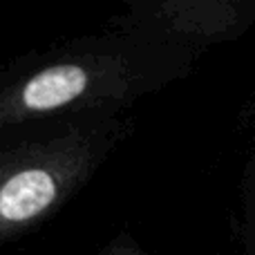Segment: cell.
<instances>
[{"mask_svg":"<svg viewBox=\"0 0 255 255\" xmlns=\"http://www.w3.org/2000/svg\"><path fill=\"white\" fill-rule=\"evenodd\" d=\"M99 255H145L141 251V247L136 242H132L128 235H121V238L112 240L106 249H103Z\"/></svg>","mask_w":255,"mask_h":255,"instance_id":"3957f363","label":"cell"},{"mask_svg":"<svg viewBox=\"0 0 255 255\" xmlns=\"http://www.w3.org/2000/svg\"><path fill=\"white\" fill-rule=\"evenodd\" d=\"M119 25L143 38L220 43L255 22V0H148L128 4Z\"/></svg>","mask_w":255,"mask_h":255,"instance_id":"7a4b0ae2","label":"cell"},{"mask_svg":"<svg viewBox=\"0 0 255 255\" xmlns=\"http://www.w3.org/2000/svg\"><path fill=\"white\" fill-rule=\"evenodd\" d=\"M186 63L166 47L101 40L34 72L18 90V110L52 115L72 108H119L166 85Z\"/></svg>","mask_w":255,"mask_h":255,"instance_id":"6da1fadb","label":"cell"},{"mask_svg":"<svg viewBox=\"0 0 255 255\" xmlns=\"http://www.w3.org/2000/svg\"><path fill=\"white\" fill-rule=\"evenodd\" d=\"M253 233H255V202H253Z\"/></svg>","mask_w":255,"mask_h":255,"instance_id":"277c9868","label":"cell"}]
</instances>
